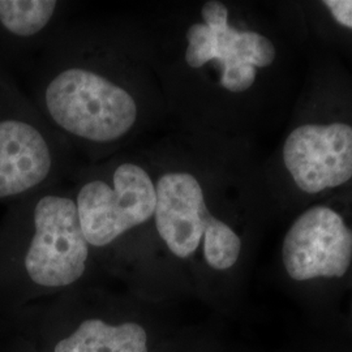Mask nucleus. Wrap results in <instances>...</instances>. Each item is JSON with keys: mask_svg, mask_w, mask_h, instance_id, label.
Listing matches in <instances>:
<instances>
[{"mask_svg": "<svg viewBox=\"0 0 352 352\" xmlns=\"http://www.w3.org/2000/svg\"><path fill=\"white\" fill-rule=\"evenodd\" d=\"M68 183L97 265L140 292H164L154 236L155 175L142 144L81 164Z\"/></svg>", "mask_w": 352, "mask_h": 352, "instance_id": "5", "label": "nucleus"}, {"mask_svg": "<svg viewBox=\"0 0 352 352\" xmlns=\"http://www.w3.org/2000/svg\"><path fill=\"white\" fill-rule=\"evenodd\" d=\"M26 78L29 100L84 164L139 146L170 120L140 14L71 17Z\"/></svg>", "mask_w": 352, "mask_h": 352, "instance_id": "3", "label": "nucleus"}, {"mask_svg": "<svg viewBox=\"0 0 352 352\" xmlns=\"http://www.w3.org/2000/svg\"><path fill=\"white\" fill-rule=\"evenodd\" d=\"M140 17L175 129L258 146L282 131L307 52L273 0L173 1Z\"/></svg>", "mask_w": 352, "mask_h": 352, "instance_id": "1", "label": "nucleus"}, {"mask_svg": "<svg viewBox=\"0 0 352 352\" xmlns=\"http://www.w3.org/2000/svg\"><path fill=\"white\" fill-rule=\"evenodd\" d=\"M142 146L155 175L154 236L164 292L234 294L263 230L274 221L261 174L264 153L250 141L175 128Z\"/></svg>", "mask_w": 352, "mask_h": 352, "instance_id": "2", "label": "nucleus"}, {"mask_svg": "<svg viewBox=\"0 0 352 352\" xmlns=\"http://www.w3.org/2000/svg\"><path fill=\"white\" fill-rule=\"evenodd\" d=\"M151 338L139 321L87 317L54 343L52 352H151Z\"/></svg>", "mask_w": 352, "mask_h": 352, "instance_id": "11", "label": "nucleus"}, {"mask_svg": "<svg viewBox=\"0 0 352 352\" xmlns=\"http://www.w3.org/2000/svg\"><path fill=\"white\" fill-rule=\"evenodd\" d=\"M279 244V267L291 285L334 287L352 277V188L294 214Z\"/></svg>", "mask_w": 352, "mask_h": 352, "instance_id": "8", "label": "nucleus"}, {"mask_svg": "<svg viewBox=\"0 0 352 352\" xmlns=\"http://www.w3.org/2000/svg\"><path fill=\"white\" fill-rule=\"evenodd\" d=\"M77 162L17 81L0 74V201L68 182Z\"/></svg>", "mask_w": 352, "mask_h": 352, "instance_id": "7", "label": "nucleus"}, {"mask_svg": "<svg viewBox=\"0 0 352 352\" xmlns=\"http://www.w3.org/2000/svg\"><path fill=\"white\" fill-rule=\"evenodd\" d=\"M72 8L62 0H0V74L28 76Z\"/></svg>", "mask_w": 352, "mask_h": 352, "instance_id": "9", "label": "nucleus"}, {"mask_svg": "<svg viewBox=\"0 0 352 352\" xmlns=\"http://www.w3.org/2000/svg\"><path fill=\"white\" fill-rule=\"evenodd\" d=\"M305 52L337 58L352 72V0H273Z\"/></svg>", "mask_w": 352, "mask_h": 352, "instance_id": "10", "label": "nucleus"}, {"mask_svg": "<svg viewBox=\"0 0 352 352\" xmlns=\"http://www.w3.org/2000/svg\"><path fill=\"white\" fill-rule=\"evenodd\" d=\"M261 174L273 219L352 188V72L307 51L302 84Z\"/></svg>", "mask_w": 352, "mask_h": 352, "instance_id": "4", "label": "nucleus"}, {"mask_svg": "<svg viewBox=\"0 0 352 352\" xmlns=\"http://www.w3.org/2000/svg\"><path fill=\"white\" fill-rule=\"evenodd\" d=\"M94 266L68 182L8 202L0 223V280L60 295L80 289Z\"/></svg>", "mask_w": 352, "mask_h": 352, "instance_id": "6", "label": "nucleus"}]
</instances>
